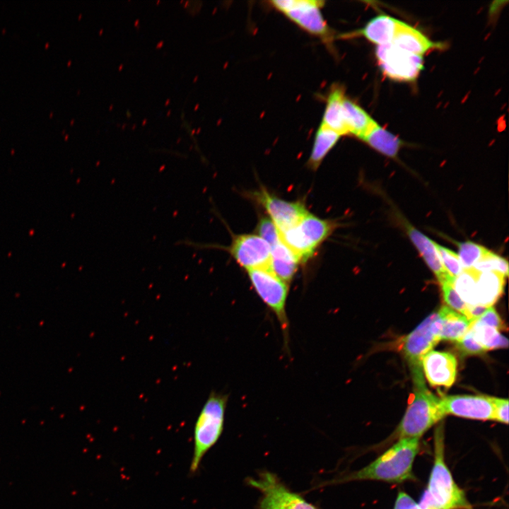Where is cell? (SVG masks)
I'll return each mask as SVG.
<instances>
[{
	"label": "cell",
	"mask_w": 509,
	"mask_h": 509,
	"mask_svg": "<svg viewBox=\"0 0 509 509\" xmlns=\"http://www.w3.org/2000/svg\"><path fill=\"white\" fill-rule=\"evenodd\" d=\"M419 449V439L401 438L370 464L332 481V484L355 480L400 483L411 479L413 478V463Z\"/></svg>",
	"instance_id": "6da1fadb"
},
{
	"label": "cell",
	"mask_w": 509,
	"mask_h": 509,
	"mask_svg": "<svg viewBox=\"0 0 509 509\" xmlns=\"http://www.w3.org/2000/svg\"><path fill=\"white\" fill-rule=\"evenodd\" d=\"M434 463L428 490L419 505L421 509H471L464 492L455 482L445 461L444 435L441 427L435 435Z\"/></svg>",
	"instance_id": "7a4b0ae2"
},
{
	"label": "cell",
	"mask_w": 509,
	"mask_h": 509,
	"mask_svg": "<svg viewBox=\"0 0 509 509\" xmlns=\"http://www.w3.org/2000/svg\"><path fill=\"white\" fill-rule=\"evenodd\" d=\"M228 395L211 391L204 403L193 428V450L189 473L194 475L202 460L221 438Z\"/></svg>",
	"instance_id": "3957f363"
},
{
	"label": "cell",
	"mask_w": 509,
	"mask_h": 509,
	"mask_svg": "<svg viewBox=\"0 0 509 509\" xmlns=\"http://www.w3.org/2000/svg\"><path fill=\"white\" fill-rule=\"evenodd\" d=\"M413 382L414 395L398 427L399 439H419L446 415L440 399L426 388L423 376L413 378Z\"/></svg>",
	"instance_id": "277c9868"
},
{
	"label": "cell",
	"mask_w": 509,
	"mask_h": 509,
	"mask_svg": "<svg viewBox=\"0 0 509 509\" xmlns=\"http://www.w3.org/2000/svg\"><path fill=\"white\" fill-rule=\"evenodd\" d=\"M334 228L332 221L308 213L295 226L279 232L282 241L300 262L310 259Z\"/></svg>",
	"instance_id": "5b68a950"
},
{
	"label": "cell",
	"mask_w": 509,
	"mask_h": 509,
	"mask_svg": "<svg viewBox=\"0 0 509 509\" xmlns=\"http://www.w3.org/2000/svg\"><path fill=\"white\" fill-rule=\"evenodd\" d=\"M177 244L184 245L196 250L209 248L226 249L236 262L247 271L269 268L271 258L269 245L260 236L255 234H240L232 236L228 247H221L214 244L200 243L189 240H183Z\"/></svg>",
	"instance_id": "8992f818"
},
{
	"label": "cell",
	"mask_w": 509,
	"mask_h": 509,
	"mask_svg": "<svg viewBox=\"0 0 509 509\" xmlns=\"http://www.w3.org/2000/svg\"><path fill=\"white\" fill-rule=\"evenodd\" d=\"M247 274L255 292L278 320L286 346L289 330L286 309L288 283L277 277L269 268L248 270Z\"/></svg>",
	"instance_id": "52a82bcc"
},
{
	"label": "cell",
	"mask_w": 509,
	"mask_h": 509,
	"mask_svg": "<svg viewBox=\"0 0 509 509\" xmlns=\"http://www.w3.org/2000/svg\"><path fill=\"white\" fill-rule=\"evenodd\" d=\"M323 1L283 0L271 1V5L306 32L329 42L332 40L331 30L324 20L321 8Z\"/></svg>",
	"instance_id": "ba28073f"
},
{
	"label": "cell",
	"mask_w": 509,
	"mask_h": 509,
	"mask_svg": "<svg viewBox=\"0 0 509 509\" xmlns=\"http://www.w3.org/2000/svg\"><path fill=\"white\" fill-rule=\"evenodd\" d=\"M247 483L262 493L260 509H317L290 491L271 472H263L256 478H249Z\"/></svg>",
	"instance_id": "9c48e42d"
},
{
	"label": "cell",
	"mask_w": 509,
	"mask_h": 509,
	"mask_svg": "<svg viewBox=\"0 0 509 509\" xmlns=\"http://www.w3.org/2000/svg\"><path fill=\"white\" fill-rule=\"evenodd\" d=\"M441 323L437 313L427 317L402 341V351L406 358L411 374L422 372L421 359L440 340Z\"/></svg>",
	"instance_id": "30bf717a"
},
{
	"label": "cell",
	"mask_w": 509,
	"mask_h": 509,
	"mask_svg": "<svg viewBox=\"0 0 509 509\" xmlns=\"http://www.w3.org/2000/svg\"><path fill=\"white\" fill-rule=\"evenodd\" d=\"M376 57L383 74L400 81L415 80L423 67V59L404 51L394 44L377 46Z\"/></svg>",
	"instance_id": "8fae6325"
},
{
	"label": "cell",
	"mask_w": 509,
	"mask_h": 509,
	"mask_svg": "<svg viewBox=\"0 0 509 509\" xmlns=\"http://www.w3.org/2000/svg\"><path fill=\"white\" fill-rule=\"evenodd\" d=\"M254 197L266 210L279 232L295 226L308 213L300 201L282 199L264 189L255 192Z\"/></svg>",
	"instance_id": "7c38bea8"
},
{
	"label": "cell",
	"mask_w": 509,
	"mask_h": 509,
	"mask_svg": "<svg viewBox=\"0 0 509 509\" xmlns=\"http://www.w3.org/2000/svg\"><path fill=\"white\" fill-rule=\"evenodd\" d=\"M441 406L445 414L460 417L493 420V397L482 395H453L440 399Z\"/></svg>",
	"instance_id": "4fadbf2b"
},
{
	"label": "cell",
	"mask_w": 509,
	"mask_h": 509,
	"mask_svg": "<svg viewBox=\"0 0 509 509\" xmlns=\"http://www.w3.org/2000/svg\"><path fill=\"white\" fill-rule=\"evenodd\" d=\"M421 368L431 385L448 388L456 379L457 361L450 353L431 351L422 358Z\"/></svg>",
	"instance_id": "5bb4252c"
},
{
	"label": "cell",
	"mask_w": 509,
	"mask_h": 509,
	"mask_svg": "<svg viewBox=\"0 0 509 509\" xmlns=\"http://www.w3.org/2000/svg\"><path fill=\"white\" fill-rule=\"evenodd\" d=\"M404 227L410 240L423 257L427 266L434 273L440 283L447 280H455L450 276L444 269L438 255L435 242L408 222H404Z\"/></svg>",
	"instance_id": "9a60e30c"
},
{
	"label": "cell",
	"mask_w": 509,
	"mask_h": 509,
	"mask_svg": "<svg viewBox=\"0 0 509 509\" xmlns=\"http://www.w3.org/2000/svg\"><path fill=\"white\" fill-rule=\"evenodd\" d=\"M392 43L404 51L421 57L429 50L440 46L419 30L400 21Z\"/></svg>",
	"instance_id": "2e32d148"
},
{
	"label": "cell",
	"mask_w": 509,
	"mask_h": 509,
	"mask_svg": "<svg viewBox=\"0 0 509 509\" xmlns=\"http://www.w3.org/2000/svg\"><path fill=\"white\" fill-rule=\"evenodd\" d=\"M270 248L269 269L280 279L290 283L300 262L299 259L282 240Z\"/></svg>",
	"instance_id": "e0dca14e"
},
{
	"label": "cell",
	"mask_w": 509,
	"mask_h": 509,
	"mask_svg": "<svg viewBox=\"0 0 509 509\" xmlns=\"http://www.w3.org/2000/svg\"><path fill=\"white\" fill-rule=\"evenodd\" d=\"M399 22V20L390 16L379 15L368 21L356 34L363 35L378 46L384 45L392 42Z\"/></svg>",
	"instance_id": "ac0fdd59"
},
{
	"label": "cell",
	"mask_w": 509,
	"mask_h": 509,
	"mask_svg": "<svg viewBox=\"0 0 509 509\" xmlns=\"http://www.w3.org/2000/svg\"><path fill=\"white\" fill-rule=\"evenodd\" d=\"M344 97V90L342 88L338 86H333L327 96L321 123L341 136L349 134L343 111L342 103Z\"/></svg>",
	"instance_id": "d6986e66"
},
{
	"label": "cell",
	"mask_w": 509,
	"mask_h": 509,
	"mask_svg": "<svg viewBox=\"0 0 509 509\" xmlns=\"http://www.w3.org/2000/svg\"><path fill=\"white\" fill-rule=\"evenodd\" d=\"M504 278L496 272L479 271L476 284L478 305L492 307L503 293Z\"/></svg>",
	"instance_id": "ffe728a7"
},
{
	"label": "cell",
	"mask_w": 509,
	"mask_h": 509,
	"mask_svg": "<svg viewBox=\"0 0 509 509\" xmlns=\"http://www.w3.org/2000/svg\"><path fill=\"white\" fill-rule=\"evenodd\" d=\"M342 104L349 134L362 139L378 123L362 107L346 96Z\"/></svg>",
	"instance_id": "44dd1931"
},
{
	"label": "cell",
	"mask_w": 509,
	"mask_h": 509,
	"mask_svg": "<svg viewBox=\"0 0 509 509\" xmlns=\"http://www.w3.org/2000/svg\"><path fill=\"white\" fill-rule=\"evenodd\" d=\"M437 314L441 323L440 340L457 342L469 329L472 321L448 307H442Z\"/></svg>",
	"instance_id": "7402d4cb"
},
{
	"label": "cell",
	"mask_w": 509,
	"mask_h": 509,
	"mask_svg": "<svg viewBox=\"0 0 509 509\" xmlns=\"http://www.w3.org/2000/svg\"><path fill=\"white\" fill-rule=\"evenodd\" d=\"M382 154L394 158L402 146V141L378 124H376L361 139Z\"/></svg>",
	"instance_id": "603a6c76"
},
{
	"label": "cell",
	"mask_w": 509,
	"mask_h": 509,
	"mask_svg": "<svg viewBox=\"0 0 509 509\" xmlns=\"http://www.w3.org/2000/svg\"><path fill=\"white\" fill-rule=\"evenodd\" d=\"M341 136L337 132L321 124L317 130L315 140L308 160V165L313 170L317 169L322 160L337 143Z\"/></svg>",
	"instance_id": "cb8c5ba5"
},
{
	"label": "cell",
	"mask_w": 509,
	"mask_h": 509,
	"mask_svg": "<svg viewBox=\"0 0 509 509\" xmlns=\"http://www.w3.org/2000/svg\"><path fill=\"white\" fill-rule=\"evenodd\" d=\"M475 340L486 351L508 346L507 338L498 329L475 320L469 327Z\"/></svg>",
	"instance_id": "d4e9b609"
},
{
	"label": "cell",
	"mask_w": 509,
	"mask_h": 509,
	"mask_svg": "<svg viewBox=\"0 0 509 509\" xmlns=\"http://www.w3.org/2000/svg\"><path fill=\"white\" fill-rule=\"evenodd\" d=\"M478 274L479 271L474 268L465 269L454 281L456 292L468 306L478 305L476 293Z\"/></svg>",
	"instance_id": "484cf974"
},
{
	"label": "cell",
	"mask_w": 509,
	"mask_h": 509,
	"mask_svg": "<svg viewBox=\"0 0 509 509\" xmlns=\"http://www.w3.org/2000/svg\"><path fill=\"white\" fill-rule=\"evenodd\" d=\"M458 256L464 269L473 268L488 250L475 242L467 241L458 244Z\"/></svg>",
	"instance_id": "4316f807"
},
{
	"label": "cell",
	"mask_w": 509,
	"mask_h": 509,
	"mask_svg": "<svg viewBox=\"0 0 509 509\" xmlns=\"http://www.w3.org/2000/svg\"><path fill=\"white\" fill-rule=\"evenodd\" d=\"M435 246L444 269L455 279L464 270L458 255L438 243L435 242Z\"/></svg>",
	"instance_id": "83f0119b"
},
{
	"label": "cell",
	"mask_w": 509,
	"mask_h": 509,
	"mask_svg": "<svg viewBox=\"0 0 509 509\" xmlns=\"http://www.w3.org/2000/svg\"><path fill=\"white\" fill-rule=\"evenodd\" d=\"M479 271H493L507 276L508 274V262L488 250V252L475 264L474 267Z\"/></svg>",
	"instance_id": "f1b7e54d"
},
{
	"label": "cell",
	"mask_w": 509,
	"mask_h": 509,
	"mask_svg": "<svg viewBox=\"0 0 509 509\" xmlns=\"http://www.w3.org/2000/svg\"><path fill=\"white\" fill-rule=\"evenodd\" d=\"M455 280H447L440 283L443 296L446 303L464 315L468 305L462 300L454 287Z\"/></svg>",
	"instance_id": "f546056e"
},
{
	"label": "cell",
	"mask_w": 509,
	"mask_h": 509,
	"mask_svg": "<svg viewBox=\"0 0 509 509\" xmlns=\"http://www.w3.org/2000/svg\"><path fill=\"white\" fill-rule=\"evenodd\" d=\"M257 229L258 235L264 239L269 245L270 247L281 240L278 228L269 218H262L259 221Z\"/></svg>",
	"instance_id": "4dcf8cb0"
},
{
	"label": "cell",
	"mask_w": 509,
	"mask_h": 509,
	"mask_svg": "<svg viewBox=\"0 0 509 509\" xmlns=\"http://www.w3.org/2000/svg\"><path fill=\"white\" fill-rule=\"evenodd\" d=\"M457 346L460 351L465 355L481 354L486 351L474 339L470 329L464 337L457 341Z\"/></svg>",
	"instance_id": "1f68e13d"
},
{
	"label": "cell",
	"mask_w": 509,
	"mask_h": 509,
	"mask_svg": "<svg viewBox=\"0 0 509 509\" xmlns=\"http://www.w3.org/2000/svg\"><path fill=\"white\" fill-rule=\"evenodd\" d=\"M493 420L505 424L508 423V400L493 397Z\"/></svg>",
	"instance_id": "d6a6232c"
},
{
	"label": "cell",
	"mask_w": 509,
	"mask_h": 509,
	"mask_svg": "<svg viewBox=\"0 0 509 509\" xmlns=\"http://www.w3.org/2000/svg\"><path fill=\"white\" fill-rule=\"evenodd\" d=\"M479 322L493 327L497 329H503V322L501 317L492 307L487 308L483 314L476 319Z\"/></svg>",
	"instance_id": "836d02e7"
},
{
	"label": "cell",
	"mask_w": 509,
	"mask_h": 509,
	"mask_svg": "<svg viewBox=\"0 0 509 509\" xmlns=\"http://www.w3.org/2000/svg\"><path fill=\"white\" fill-rule=\"evenodd\" d=\"M394 509H421V508L409 495L399 492Z\"/></svg>",
	"instance_id": "e575fe53"
},
{
	"label": "cell",
	"mask_w": 509,
	"mask_h": 509,
	"mask_svg": "<svg viewBox=\"0 0 509 509\" xmlns=\"http://www.w3.org/2000/svg\"><path fill=\"white\" fill-rule=\"evenodd\" d=\"M163 41H160L159 43L157 44L156 48H157V49H158V48H160V47L163 46Z\"/></svg>",
	"instance_id": "d590c367"
},
{
	"label": "cell",
	"mask_w": 509,
	"mask_h": 509,
	"mask_svg": "<svg viewBox=\"0 0 509 509\" xmlns=\"http://www.w3.org/2000/svg\"><path fill=\"white\" fill-rule=\"evenodd\" d=\"M426 509H438V508H435V507L431 506V507L426 508Z\"/></svg>",
	"instance_id": "8d00e7d4"
},
{
	"label": "cell",
	"mask_w": 509,
	"mask_h": 509,
	"mask_svg": "<svg viewBox=\"0 0 509 509\" xmlns=\"http://www.w3.org/2000/svg\"><path fill=\"white\" fill-rule=\"evenodd\" d=\"M170 103V99H168L166 103H165V105L167 106Z\"/></svg>",
	"instance_id": "74e56055"
},
{
	"label": "cell",
	"mask_w": 509,
	"mask_h": 509,
	"mask_svg": "<svg viewBox=\"0 0 509 509\" xmlns=\"http://www.w3.org/2000/svg\"><path fill=\"white\" fill-rule=\"evenodd\" d=\"M139 21L138 19H137L136 21H135V22H134V25H135V26H136V25H138Z\"/></svg>",
	"instance_id": "f35d334b"
},
{
	"label": "cell",
	"mask_w": 509,
	"mask_h": 509,
	"mask_svg": "<svg viewBox=\"0 0 509 509\" xmlns=\"http://www.w3.org/2000/svg\"><path fill=\"white\" fill-rule=\"evenodd\" d=\"M122 67H123V64H121L118 69L119 71H121L122 69Z\"/></svg>",
	"instance_id": "ab89813d"
},
{
	"label": "cell",
	"mask_w": 509,
	"mask_h": 509,
	"mask_svg": "<svg viewBox=\"0 0 509 509\" xmlns=\"http://www.w3.org/2000/svg\"><path fill=\"white\" fill-rule=\"evenodd\" d=\"M199 108V104L196 105L194 110H197Z\"/></svg>",
	"instance_id": "60d3db41"
},
{
	"label": "cell",
	"mask_w": 509,
	"mask_h": 509,
	"mask_svg": "<svg viewBox=\"0 0 509 509\" xmlns=\"http://www.w3.org/2000/svg\"><path fill=\"white\" fill-rule=\"evenodd\" d=\"M146 122H147V119H144V121L143 123H142V125H143V126L145 125V124H146Z\"/></svg>",
	"instance_id": "b9f144b4"
},
{
	"label": "cell",
	"mask_w": 509,
	"mask_h": 509,
	"mask_svg": "<svg viewBox=\"0 0 509 509\" xmlns=\"http://www.w3.org/2000/svg\"><path fill=\"white\" fill-rule=\"evenodd\" d=\"M197 78H198V76H196V77L194 78V79L193 80V82L194 83V82L197 80Z\"/></svg>",
	"instance_id": "7bdbcfd3"
},
{
	"label": "cell",
	"mask_w": 509,
	"mask_h": 509,
	"mask_svg": "<svg viewBox=\"0 0 509 509\" xmlns=\"http://www.w3.org/2000/svg\"><path fill=\"white\" fill-rule=\"evenodd\" d=\"M112 107H113V105H111L110 106V108H109V110H112Z\"/></svg>",
	"instance_id": "ee69618b"
},
{
	"label": "cell",
	"mask_w": 509,
	"mask_h": 509,
	"mask_svg": "<svg viewBox=\"0 0 509 509\" xmlns=\"http://www.w3.org/2000/svg\"><path fill=\"white\" fill-rule=\"evenodd\" d=\"M170 112H171L170 110L168 111L167 115L169 116L170 115Z\"/></svg>",
	"instance_id": "f6af8a7d"
},
{
	"label": "cell",
	"mask_w": 509,
	"mask_h": 509,
	"mask_svg": "<svg viewBox=\"0 0 509 509\" xmlns=\"http://www.w3.org/2000/svg\"><path fill=\"white\" fill-rule=\"evenodd\" d=\"M199 131H200V128H199V129H197V133L198 134V133H199Z\"/></svg>",
	"instance_id": "bcb514c9"
},
{
	"label": "cell",
	"mask_w": 509,
	"mask_h": 509,
	"mask_svg": "<svg viewBox=\"0 0 509 509\" xmlns=\"http://www.w3.org/2000/svg\"><path fill=\"white\" fill-rule=\"evenodd\" d=\"M194 131H195V130H194V129H193V130H192V134H194Z\"/></svg>",
	"instance_id": "7dc6e473"
},
{
	"label": "cell",
	"mask_w": 509,
	"mask_h": 509,
	"mask_svg": "<svg viewBox=\"0 0 509 509\" xmlns=\"http://www.w3.org/2000/svg\"><path fill=\"white\" fill-rule=\"evenodd\" d=\"M159 3H160V1H157V4H159Z\"/></svg>",
	"instance_id": "c3c4849f"
},
{
	"label": "cell",
	"mask_w": 509,
	"mask_h": 509,
	"mask_svg": "<svg viewBox=\"0 0 509 509\" xmlns=\"http://www.w3.org/2000/svg\"><path fill=\"white\" fill-rule=\"evenodd\" d=\"M471 509H472V508H471Z\"/></svg>",
	"instance_id": "681fc988"
}]
</instances>
